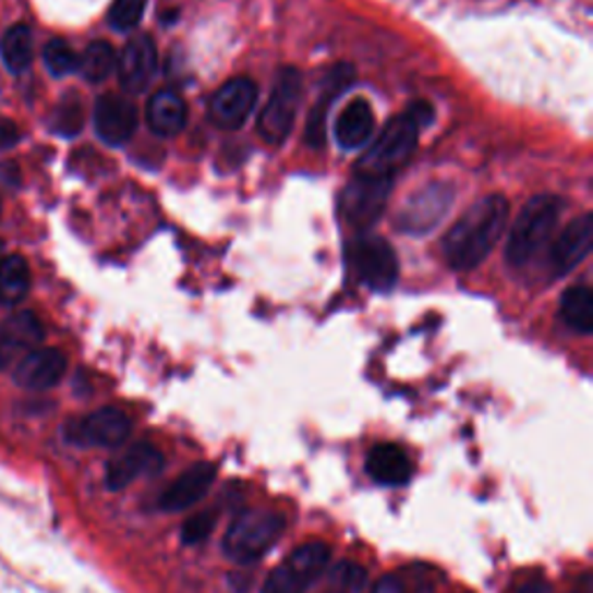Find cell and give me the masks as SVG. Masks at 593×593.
Listing matches in <instances>:
<instances>
[{
    "label": "cell",
    "instance_id": "1",
    "mask_svg": "<svg viewBox=\"0 0 593 593\" xmlns=\"http://www.w3.org/2000/svg\"><path fill=\"white\" fill-rule=\"evenodd\" d=\"M510 204L504 195L475 202L443 239V257L457 271H471L485 263L508 226Z\"/></svg>",
    "mask_w": 593,
    "mask_h": 593
},
{
    "label": "cell",
    "instance_id": "2",
    "mask_svg": "<svg viewBox=\"0 0 593 593\" xmlns=\"http://www.w3.org/2000/svg\"><path fill=\"white\" fill-rule=\"evenodd\" d=\"M429 114H432L429 107L415 105L411 111H403V114L389 121L380 137L371 144L368 152L355 165V174L395 181V174L411 160L417 146L420 128L424 123H429L426 121Z\"/></svg>",
    "mask_w": 593,
    "mask_h": 593
},
{
    "label": "cell",
    "instance_id": "3",
    "mask_svg": "<svg viewBox=\"0 0 593 593\" xmlns=\"http://www.w3.org/2000/svg\"><path fill=\"white\" fill-rule=\"evenodd\" d=\"M564 202L556 195H535L515 220L508 239V263L512 267L529 265L549 244L559 226Z\"/></svg>",
    "mask_w": 593,
    "mask_h": 593
},
{
    "label": "cell",
    "instance_id": "4",
    "mask_svg": "<svg viewBox=\"0 0 593 593\" xmlns=\"http://www.w3.org/2000/svg\"><path fill=\"white\" fill-rule=\"evenodd\" d=\"M283 531L286 519L278 512L249 510L230 524L226 537H222V554L239 566L255 564L281 541Z\"/></svg>",
    "mask_w": 593,
    "mask_h": 593
},
{
    "label": "cell",
    "instance_id": "5",
    "mask_svg": "<svg viewBox=\"0 0 593 593\" xmlns=\"http://www.w3.org/2000/svg\"><path fill=\"white\" fill-rule=\"evenodd\" d=\"M331 561V549L325 543H306L296 547L288 559L274 568L259 593H306L318 582Z\"/></svg>",
    "mask_w": 593,
    "mask_h": 593
},
{
    "label": "cell",
    "instance_id": "6",
    "mask_svg": "<svg viewBox=\"0 0 593 593\" xmlns=\"http://www.w3.org/2000/svg\"><path fill=\"white\" fill-rule=\"evenodd\" d=\"M350 267L360 281L376 290H392L399 278V259L395 249L387 244L383 237L362 234L348 246Z\"/></svg>",
    "mask_w": 593,
    "mask_h": 593
},
{
    "label": "cell",
    "instance_id": "7",
    "mask_svg": "<svg viewBox=\"0 0 593 593\" xmlns=\"http://www.w3.org/2000/svg\"><path fill=\"white\" fill-rule=\"evenodd\" d=\"M300 88L302 77L294 68H286L278 72L271 96L257 121V133L263 135L267 144L271 146L283 144L286 137L290 135L296 114V102H300Z\"/></svg>",
    "mask_w": 593,
    "mask_h": 593
},
{
    "label": "cell",
    "instance_id": "8",
    "mask_svg": "<svg viewBox=\"0 0 593 593\" xmlns=\"http://www.w3.org/2000/svg\"><path fill=\"white\" fill-rule=\"evenodd\" d=\"M455 193L445 183H429L403 202L397 214V228L406 234H424L434 230L450 211Z\"/></svg>",
    "mask_w": 593,
    "mask_h": 593
},
{
    "label": "cell",
    "instance_id": "9",
    "mask_svg": "<svg viewBox=\"0 0 593 593\" xmlns=\"http://www.w3.org/2000/svg\"><path fill=\"white\" fill-rule=\"evenodd\" d=\"M133 432L128 415L119 408H100L77 422L68 424L65 436L80 448H119Z\"/></svg>",
    "mask_w": 593,
    "mask_h": 593
},
{
    "label": "cell",
    "instance_id": "10",
    "mask_svg": "<svg viewBox=\"0 0 593 593\" xmlns=\"http://www.w3.org/2000/svg\"><path fill=\"white\" fill-rule=\"evenodd\" d=\"M392 191V179L352 177L341 197V211L352 228L366 230L383 216L385 204Z\"/></svg>",
    "mask_w": 593,
    "mask_h": 593
},
{
    "label": "cell",
    "instance_id": "11",
    "mask_svg": "<svg viewBox=\"0 0 593 593\" xmlns=\"http://www.w3.org/2000/svg\"><path fill=\"white\" fill-rule=\"evenodd\" d=\"M65 368H68V360L61 350L37 348V350H28L26 355L19 360L14 368V380L24 389L45 392V389H51L63 380Z\"/></svg>",
    "mask_w": 593,
    "mask_h": 593
},
{
    "label": "cell",
    "instance_id": "12",
    "mask_svg": "<svg viewBox=\"0 0 593 593\" xmlns=\"http://www.w3.org/2000/svg\"><path fill=\"white\" fill-rule=\"evenodd\" d=\"M158 68V51L148 35H135L117 59V72L123 90L142 93L154 80Z\"/></svg>",
    "mask_w": 593,
    "mask_h": 593
},
{
    "label": "cell",
    "instance_id": "13",
    "mask_svg": "<svg viewBox=\"0 0 593 593\" xmlns=\"http://www.w3.org/2000/svg\"><path fill=\"white\" fill-rule=\"evenodd\" d=\"M216 482V467L207 461H197L185 473H181L170 487H167L160 498L158 508L162 512H183L209 494Z\"/></svg>",
    "mask_w": 593,
    "mask_h": 593
},
{
    "label": "cell",
    "instance_id": "14",
    "mask_svg": "<svg viewBox=\"0 0 593 593\" xmlns=\"http://www.w3.org/2000/svg\"><path fill=\"white\" fill-rule=\"evenodd\" d=\"M93 125H96V133L105 144L121 146L135 135L137 109L130 100L114 96V93H107V96L96 102Z\"/></svg>",
    "mask_w": 593,
    "mask_h": 593
},
{
    "label": "cell",
    "instance_id": "15",
    "mask_svg": "<svg viewBox=\"0 0 593 593\" xmlns=\"http://www.w3.org/2000/svg\"><path fill=\"white\" fill-rule=\"evenodd\" d=\"M593 246V214H582L570 220L552 246V276H566L578 267Z\"/></svg>",
    "mask_w": 593,
    "mask_h": 593
},
{
    "label": "cell",
    "instance_id": "16",
    "mask_svg": "<svg viewBox=\"0 0 593 593\" xmlns=\"http://www.w3.org/2000/svg\"><path fill=\"white\" fill-rule=\"evenodd\" d=\"M257 88L251 80L239 77L222 86L211 100V119L222 130H237L246 123L255 107Z\"/></svg>",
    "mask_w": 593,
    "mask_h": 593
},
{
    "label": "cell",
    "instance_id": "17",
    "mask_svg": "<svg viewBox=\"0 0 593 593\" xmlns=\"http://www.w3.org/2000/svg\"><path fill=\"white\" fill-rule=\"evenodd\" d=\"M162 469V455L148 443H137L133 448L121 452L114 461H109L105 482L111 492H121L133 485L142 475H154Z\"/></svg>",
    "mask_w": 593,
    "mask_h": 593
},
{
    "label": "cell",
    "instance_id": "18",
    "mask_svg": "<svg viewBox=\"0 0 593 593\" xmlns=\"http://www.w3.org/2000/svg\"><path fill=\"white\" fill-rule=\"evenodd\" d=\"M352 77H355V70H352L350 65H339L337 70L329 72V77H327V82L323 86L320 98H318V102L313 105L311 114H308V121H306V142L311 146H323L329 105L334 100H337L341 96V93L350 86Z\"/></svg>",
    "mask_w": 593,
    "mask_h": 593
},
{
    "label": "cell",
    "instance_id": "19",
    "mask_svg": "<svg viewBox=\"0 0 593 593\" xmlns=\"http://www.w3.org/2000/svg\"><path fill=\"white\" fill-rule=\"evenodd\" d=\"M185 102L172 90H158L146 105V121L158 137H174L185 125Z\"/></svg>",
    "mask_w": 593,
    "mask_h": 593
},
{
    "label": "cell",
    "instance_id": "20",
    "mask_svg": "<svg viewBox=\"0 0 593 593\" xmlns=\"http://www.w3.org/2000/svg\"><path fill=\"white\" fill-rule=\"evenodd\" d=\"M374 133V111H371L366 100H352L337 119L334 125V137H337L341 148H360L371 140Z\"/></svg>",
    "mask_w": 593,
    "mask_h": 593
},
{
    "label": "cell",
    "instance_id": "21",
    "mask_svg": "<svg viewBox=\"0 0 593 593\" xmlns=\"http://www.w3.org/2000/svg\"><path fill=\"white\" fill-rule=\"evenodd\" d=\"M366 471L380 485H403L411 477L413 467L411 459L397 445H378L366 459Z\"/></svg>",
    "mask_w": 593,
    "mask_h": 593
},
{
    "label": "cell",
    "instance_id": "22",
    "mask_svg": "<svg viewBox=\"0 0 593 593\" xmlns=\"http://www.w3.org/2000/svg\"><path fill=\"white\" fill-rule=\"evenodd\" d=\"M31 290V269L22 255L0 257V304L14 306Z\"/></svg>",
    "mask_w": 593,
    "mask_h": 593
},
{
    "label": "cell",
    "instance_id": "23",
    "mask_svg": "<svg viewBox=\"0 0 593 593\" xmlns=\"http://www.w3.org/2000/svg\"><path fill=\"white\" fill-rule=\"evenodd\" d=\"M561 318L578 334L593 331V292L586 286L570 288L561 296Z\"/></svg>",
    "mask_w": 593,
    "mask_h": 593
},
{
    "label": "cell",
    "instance_id": "24",
    "mask_svg": "<svg viewBox=\"0 0 593 593\" xmlns=\"http://www.w3.org/2000/svg\"><path fill=\"white\" fill-rule=\"evenodd\" d=\"M0 56H3V63L10 72H24L31 68L33 61V33L28 26L16 24L12 26L3 43H0Z\"/></svg>",
    "mask_w": 593,
    "mask_h": 593
},
{
    "label": "cell",
    "instance_id": "25",
    "mask_svg": "<svg viewBox=\"0 0 593 593\" xmlns=\"http://www.w3.org/2000/svg\"><path fill=\"white\" fill-rule=\"evenodd\" d=\"M77 70L84 74L86 82L100 84V82H105L109 77L111 72L117 70V51L111 49V45L105 43V40L90 43L86 47V51L82 53Z\"/></svg>",
    "mask_w": 593,
    "mask_h": 593
},
{
    "label": "cell",
    "instance_id": "26",
    "mask_svg": "<svg viewBox=\"0 0 593 593\" xmlns=\"http://www.w3.org/2000/svg\"><path fill=\"white\" fill-rule=\"evenodd\" d=\"M366 570L355 564H339L329 572L325 593H362L366 589Z\"/></svg>",
    "mask_w": 593,
    "mask_h": 593
},
{
    "label": "cell",
    "instance_id": "27",
    "mask_svg": "<svg viewBox=\"0 0 593 593\" xmlns=\"http://www.w3.org/2000/svg\"><path fill=\"white\" fill-rule=\"evenodd\" d=\"M43 59L53 77H65V74H72L80 68V56L72 51V47L65 40H59V37L47 43Z\"/></svg>",
    "mask_w": 593,
    "mask_h": 593
},
{
    "label": "cell",
    "instance_id": "28",
    "mask_svg": "<svg viewBox=\"0 0 593 593\" xmlns=\"http://www.w3.org/2000/svg\"><path fill=\"white\" fill-rule=\"evenodd\" d=\"M146 10V0H114L109 8V24L117 31H130L135 28Z\"/></svg>",
    "mask_w": 593,
    "mask_h": 593
},
{
    "label": "cell",
    "instance_id": "29",
    "mask_svg": "<svg viewBox=\"0 0 593 593\" xmlns=\"http://www.w3.org/2000/svg\"><path fill=\"white\" fill-rule=\"evenodd\" d=\"M216 527V515L214 512H202V515H195L193 519H189V522L183 524L181 529V541L183 545H199L207 541V537L211 535Z\"/></svg>",
    "mask_w": 593,
    "mask_h": 593
},
{
    "label": "cell",
    "instance_id": "30",
    "mask_svg": "<svg viewBox=\"0 0 593 593\" xmlns=\"http://www.w3.org/2000/svg\"><path fill=\"white\" fill-rule=\"evenodd\" d=\"M84 123L80 100H63V105L56 111V130L61 135H77Z\"/></svg>",
    "mask_w": 593,
    "mask_h": 593
},
{
    "label": "cell",
    "instance_id": "31",
    "mask_svg": "<svg viewBox=\"0 0 593 593\" xmlns=\"http://www.w3.org/2000/svg\"><path fill=\"white\" fill-rule=\"evenodd\" d=\"M22 350H26L24 343L19 341L5 325H0V371H3Z\"/></svg>",
    "mask_w": 593,
    "mask_h": 593
},
{
    "label": "cell",
    "instance_id": "32",
    "mask_svg": "<svg viewBox=\"0 0 593 593\" xmlns=\"http://www.w3.org/2000/svg\"><path fill=\"white\" fill-rule=\"evenodd\" d=\"M19 140V130L12 121L0 119V148H10Z\"/></svg>",
    "mask_w": 593,
    "mask_h": 593
},
{
    "label": "cell",
    "instance_id": "33",
    "mask_svg": "<svg viewBox=\"0 0 593 593\" xmlns=\"http://www.w3.org/2000/svg\"><path fill=\"white\" fill-rule=\"evenodd\" d=\"M374 593H403V586L399 584L397 578H385Z\"/></svg>",
    "mask_w": 593,
    "mask_h": 593
}]
</instances>
